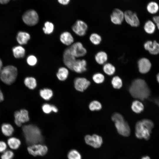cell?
I'll list each match as a JSON object with an SVG mask.
<instances>
[{
    "mask_svg": "<svg viewBox=\"0 0 159 159\" xmlns=\"http://www.w3.org/2000/svg\"><path fill=\"white\" fill-rule=\"evenodd\" d=\"M131 95L134 98L143 100L148 98L150 95V90L145 81L137 79L132 82L129 88Z\"/></svg>",
    "mask_w": 159,
    "mask_h": 159,
    "instance_id": "1",
    "label": "cell"
},
{
    "mask_svg": "<svg viewBox=\"0 0 159 159\" xmlns=\"http://www.w3.org/2000/svg\"><path fill=\"white\" fill-rule=\"evenodd\" d=\"M22 130L27 143L32 145L41 143L43 138L40 129L32 125H24Z\"/></svg>",
    "mask_w": 159,
    "mask_h": 159,
    "instance_id": "2",
    "label": "cell"
},
{
    "mask_svg": "<svg viewBox=\"0 0 159 159\" xmlns=\"http://www.w3.org/2000/svg\"><path fill=\"white\" fill-rule=\"evenodd\" d=\"M112 119L115 122V127L120 135L126 137L130 135V129L129 126L121 115L115 113L112 116Z\"/></svg>",
    "mask_w": 159,
    "mask_h": 159,
    "instance_id": "3",
    "label": "cell"
},
{
    "mask_svg": "<svg viewBox=\"0 0 159 159\" xmlns=\"http://www.w3.org/2000/svg\"><path fill=\"white\" fill-rule=\"evenodd\" d=\"M17 73V69L15 67L7 66L2 69L0 72V79L5 84L10 85L15 81Z\"/></svg>",
    "mask_w": 159,
    "mask_h": 159,
    "instance_id": "4",
    "label": "cell"
},
{
    "mask_svg": "<svg viewBox=\"0 0 159 159\" xmlns=\"http://www.w3.org/2000/svg\"><path fill=\"white\" fill-rule=\"evenodd\" d=\"M151 130L142 120L137 122L135 126V134L138 138L148 140L150 137Z\"/></svg>",
    "mask_w": 159,
    "mask_h": 159,
    "instance_id": "5",
    "label": "cell"
},
{
    "mask_svg": "<svg viewBox=\"0 0 159 159\" xmlns=\"http://www.w3.org/2000/svg\"><path fill=\"white\" fill-rule=\"evenodd\" d=\"M22 19L26 25L33 26L38 23L39 16L36 11L33 9H30L24 13L22 16Z\"/></svg>",
    "mask_w": 159,
    "mask_h": 159,
    "instance_id": "6",
    "label": "cell"
},
{
    "mask_svg": "<svg viewBox=\"0 0 159 159\" xmlns=\"http://www.w3.org/2000/svg\"><path fill=\"white\" fill-rule=\"evenodd\" d=\"M85 140L87 145L95 148H100L103 142L102 138L96 134H94L92 135H86L85 137Z\"/></svg>",
    "mask_w": 159,
    "mask_h": 159,
    "instance_id": "7",
    "label": "cell"
},
{
    "mask_svg": "<svg viewBox=\"0 0 159 159\" xmlns=\"http://www.w3.org/2000/svg\"><path fill=\"white\" fill-rule=\"evenodd\" d=\"M28 152L34 156H43L47 153V147L40 144H34L30 145L27 148Z\"/></svg>",
    "mask_w": 159,
    "mask_h": 159,
    "instance_id": "8",
    "label": "cell"
},
{
    "mask_svg": "<svg viewBox=\"0 0 159 159\" xmlns=\"http://www.w3.org/2000/svg\"><path fill=\"white\" fill-rule=\"evenodd\" d=\"M14 122L18 126L20 127L22 123L28 122L29 120L28 111L25 109L17 111L14 113Z\"/></svg>",
    "mask_w": 159,
    "mask_h": 159,
    "instance_id": "9",
    "label": "cell"
},
{
    "mask_svg": "<svg viewBox=\"0 0 159 159\" xmlns=\"http://www.w3.org/2000/svg\"><path fill=\"white\" fill-rule=\"evenodd\" d=\"M124 19L126 22L132 27L138 26L140 20L137 14L130 10H127L124 12Z\"/></svg>",
    "mask_w": 159,
    "mask_h": 159,
    "instance_id": "10",
    "label": "cell"
},
{
    "mask_svg": "<svg viewBox=\"0 0 159 159\" xmlns=\"http://www.w3.org/2000/svg\"><path fill=\"white\" fill-rule=\"evenodd\" d=\"M69 48L71 53L75 57H83L87 52V50L80 42L73 44Z\"/></svg>",
    "mask_w": 159,
    "mask_h": 159,
    "instance_id": "11",
    "label": "cell"
},
{
    "mask_svg": "<svg viewBox=\"0 0 159 159\" xmlns=\"http://www.w3.org/2000/svg\"><path fill=\"white\" fill-rule=\"evenodd\" d=\"M88 28L87 24L83 21L79 20L76 21L72 27L74 32L80 36H83L86 34Z\"/></svg>",
    "mask_w": 159,
    "mask_h": 159,
    "instance_id": "12",
    "label": "cell"
},
{
    "mask_svg": "<svg viewBox=\"0 0 159 159\" xmlns=\"http://www.w3.org/2000/svg\"><path fill=\"white\" fill-rule=\"evenodd\" d=\"M76 60V57L71 53L69 48L66 49L63 54V62L65 66L73 70V67Z\"/></svg>",
    "mask_w": 159,
    "mask_h": 159,
    "instance_id": "13",
    "label": "cell"
},
{
    "mask_svg": "<svg viewBox=\"0 0 159 159\" xmlns=\"http://www.w3.org/2000/svg\"><path fill=\"white\" fill-rule=\"evenodd\" d=\"M110 20L114 24L120 25L124 19V13L118 9H115L110 15Z\"/></svg>",
    "mask_w": 159,
    "mask_h": 159,
    "instance_id": "14",
    "label": "cell"
},
{
    "mask_svg": "<svg viewBox=\"0 0 159 159\" xmlns=\"http://www.w3.org/2000/svg\"><path fill=\"white\" fill-rule=\"evenodd\" d=\"M90 84V81L84 77H77L74 81V86L77 91L82 92L86 90Z\"/></svg>",
    "mask_w": 159,
    "mask_h": 159,
    "instance_id": "15",
    "label": "cell"
},
{
    "mask_svg": "<svg viewBox=\"0 0 159 159\" xmlns=\"http://www.w3.org/2000/svg\"><path fill=\"white\" fill-rule=\"evenodd\" d=\"M138 67L139 72L142 74H145L150 70L151 64L149 60L145 58L140 59L138 62Z\"/></svg>",
    "mask_w": 159,
    "mask_h": 159,
    "instance_id": "16",
    "label": "cell"
},
{
    "mask_svg": "<svg viewBox=\"0 0 159 159\" xmlns=\"http://www.w3.org/2000/svg\"><path fill=\"white\" fill-rule=\"evenodd\" d=\"M144 47L151 54L155 55L159 53V44L155 41H148L144 43Z\"/></svg>",
    "mask_w": 159,
    "mask_h": 159,
    "instance_id": "17",
    "label": "cell"
},
{
    "mask_svg": "<svg viewBox=\"0 0 159 159\" xmlns=\"http://www.w3.org/2000/svg\"><path fill=\"white\" fill-rule=\"evenodd\" d=\"M87 62L84 59L76 60L73 67V70L77 73H81L87 70Z\"/></svg>",
    "mask_w": 159,
    "mask_h": 159,
    "instance_id": "18",
    "label": "cell"
},
{
    "mask_svg": "<svg viewBox=\"0 0 159 159\" xmlns=\"http://www.w3.org/2000/svg\"><path fill=\"white\" fill-rule=\"evenodd\" d=\"M60 40L62 43L67 46L71 45L74 41L73 36L68 32L62 33L60 36Z\"/></svg>",
    "mask_w": 159,
    "mask_h": 159,
    "instance_id": "19",
    "label": "cell"
},
{
    "mask_svg": "<svg viewBox=\"0 0 159 159\" xmlns=\"http://www.w3.org/2000/svg\"><path fill=\"white\" fill-rule=\"evenodd\" d=\"M30 38V36L28 33L23 31L19 32L17 35L16 39L21 45L26 44Z\"/></svg>",
    "mask_w": 159,
    "mask_h": 159,
    "instance_id": "20",
    "label": "cell"
},
{
    "mask_svg": "<svg viewBox=\"0 0 159 159\" xmlns=\"http://www.w3.org/2000/svg\"><path fill=\"white\" fill-rule=\"evenodd\" d=\"M95 57L96 62L100 65L105 64L108 59L107 53L103 51H100L97 52Z\"/></svg>",
    "mask_w": 159,
    "mask_h": 159,
    "instance_id": "21",
    "label": "cell"
},
{
    "mask_svg": "<svg viewBox=\"0 0 159 159\" xmlns=\"http://www.w3.org/2000/svg\"><path fill=\"white\" fill-rule=\"evenodd\" d=\"M12 50L14 56L16 58H22L25 56V50L21 46L14 47L12 48Z\"/></svg>",
    "mask_w": 159,
    "mask_h": 159,
    "instance_id": "22",
    "label": "cell"
},
{
    "mask_svg": "<svg viewBox=\"0 0 159 159\" xmlns=\"http://www.w3.org/2000/svg\"><path fill=\"white\" fill-rule=\"evenodd\" d=\"M146 8L149 13L151 14H155L159 10V5L156 1H152L147 4Z\"/></svg>",
    "mask_w": 159,
    "mask_h": 159,
    "instance_id": "23",
    "label": "cell"
},
{
    "mask_svg": "<svg viewBox=\"0 0 159 159\" xmlns=\"http://www.w3.org/2000/svg\"><path fill=\"white\" fill-rule=\"evenodd\" d=\"M131 109L132 110L136 113H139L144 110V106L140 101L136 100L132 103Z\"/></svg>",
    "mask_w": 159,
    "mask_h": 159,
    "instance_id": "24",
    "label": "cell"
},
{
    "mask_svg": "<svg viewBox=\"0 0 159 159\" xmlns=\"http://www.w3.org/2000/svg\"><path fill=\"white\" fill-rule=\"evenodd\" d=\"M68 74V69L66 67H62L59 68L57 73V76L59 80L64 81L67 79Z\"/></svg>",
    "mask_w": 159,
    "mask_h": 159,
    "instance_id": "25",
    "label": "cell"
},
{
    "mask_svg": "<svg viewBox=\"0 0 159 159\" xmlns=\"http://www.w3.org/2000/svg\"><path fill=\"white\" fill-rule=\"evenodd\" d=\"M1 130L3 134L6 136H11L14 131L13 127L9 123L3 124L1 127Z\"/></svg>",
    "mask_w": 159,
    "mask_h": 159,
    "instance_id": "26",
    "label": "cell"
},
{
    "mask_svg": "<svg viewBox=\"0 0 159 159\" xmlns=\"http://www.w3.org/2000/svg\"><path fill=\"white\" fill-rule=\"evenodd\" d=\"M7 143L11 149L16 150L19 147L21 142L19 139L16 138L11 137L8 139Z\"/></svg>",
    "mask_w": 159,
    "mask_h": 159,
    "instance_id": "27",
    "label": "cell"
},
{
    "mask_svg": "<svg viewBox=\"0 0 159 159\" xmlns=\"http://www.w3.org/2000/svg\"><path fill=\"white\" fill-rule=\"evenodd\" d=\"M144 28L148 34H153L155 30V26L154 22L150 20L147 21L145 24Z\"/></svg>",
    "mask_w": 159,
    "mask_h": 159,
    "instance_id": "28",
    "label": "cell"
},
{
    "mask_svg": "<svg viewBox=\"0 0 159 159\" xmlns=\"http://www.w3.org/2000/svg\"><path fill=\"white\" fill-rule=\"evenodd\" d=\"M104 72L108 75L113 74L116 70L115 67L112 64L109 63H105L103 67Z\"/></svg>",
    "mask_w": 159,
    "mask_h": 159,
    "instance_id": "29",
    "label": "cell"
},
{
    "mask_svg": "<svg viewBox=\"0 0 159 159\" xmlns=\"http://www.w3.org/2000/svg\"><path fill=\"white\" fill-rule=\"evenodd\" d=\"M24 82L26 86L31 90L34 89L37 86L36 80L32 77H26L24 80Z\"/></svg>",
    "mask_w": 159,
    "mask_h": 159,
    "instance_id": "30",
    "label": "cell"
},
{
    "mask_svg": "<svg viewBox=\"0 0 159 159\" xmlns=\"http://www.w3.org/2000/svg\"><path fill=\"white\" fill-rule=\"evenodd\" d=\"M39 93L41 97L46 100H50L53 95L52 90L48 88H45L41 90Z\"/></svg>",
    "mask_w": 159,
    "mask_h": 159,
    "instance_id": "31",
    "label": "cell"
},
{
    "mask_svg": "<svg viewBox=\"0 0 159 159\" xmlns=\"http://www.w3.org/2000/svg\"><path fill=\"white\" fill-rule=\"evenodd\" d=\"M54 29L53 24L50 21H47L45 22L42 29L45 34H49L53 32Z\"/></svg>",
    "mask_w": 159,
    "mask_h": 159,
    "instance_id": "32",
    "label": "cell"
},
{
    "mask_svg": "<svg viewBox=\"0 0 159 159\" xmlns=\"http://www.w3.org/2000/svg\"><path fill=\"white\" fill-rule=\"evenodd\" d=\"M111 83L113 87L116 89L120 88L122 85V80L118 76H115L112 78Z\"/></svg>",
    "mask_w": 159,
    "mask_h": 159,
    "instance_id": "33",
    "label": "cell"
},
{
    "mask_svg": "<svg viewBox=\"0 0 159 159\" xmlns=\"http://www.w3.org/2000/svg\"><path fill=\"white\" fill-rule=\"evenodd\" d=\"M89 39L91 42L95 45H99L102 41L101 37L96 33L92 34L90 36Z\"/></svg>",
    "mask_w": 159,
    "mask_h": 159,
    "instance_id": "34",
    "label": "cell"
},
{
    "mask_svg": "<svg viewBox=\"0 0 159 159\" xmlns=\"http://www.w3.org/2000/svg\"><path fill=\"white\" fill-rule=\"evenodd\" d=\"M102 105L101 103L97 100H93L89 105V108L92 111H98L101 109Z\"/></svg>",
    "mask_w": 159,
    "mask_h": 159,
    "instance_id": "35",
    "label": "cell"
},
{
    "mask_svg": "<svg viewBox=\"0 0 159 159\" xmlns=\"http://www.w3.org/2000/svg\"><path fill=\"white\" fill-rule=\"evenodd\" d=\"M67 157L68 159H81L82 156L80 153L76 150H70L68 153Z\"/></svg>",
    "mask_w": 159,
    "mask_h": 159,
    "instance_id": "36",
    "label": "cell"
},
{
    "mask_svg": "<svg viewBox=\"0 0 159 159\" xmlns=\"http://www.w3.org/2000/svg\"><path fill=\"white\" fill-rule=\"evenodd\" d=\"M93 81L97 84H101L104 81L105 77L100 73H96L93 74L92 77Z\"/></svg>",
    "mask_w": 159,
    "mask_h": 159,
    "instance_id": "37",
    "label": "cell"
},
{
    "mask_svg": "<svg viewBox=\"0 0 159 159\" xmlns=\"http://www.w3.org/2000/svg\"><path fill=\"white\" fill-rule=\"evenodd\" d=\"M26 62L28 65L33 66L37 64V59L35 56L31 55L27 57L26 59Z\"/></svg>",
    "mask_w": 159,
    "mask_h": 159,
    "instance_id": "38",
    "label": "cell"
},
{
    "mask_svg": "<svg viewBox=\"0 0 159 159\" xmlns=\"http://www.w3.org/2000/svg\"><path fill=\"white\" fill-rule=\"evenodd\" d=\"M14 156L13 152L11 150H6L2 155L1 159H12Z\"/></svg>",
    "mask_w": 159,
    "mask_h": 159,
    "instance_id": "39",
    "label": "cell"
},
{
    "mask_svg": "<svg viewBox=\"0 0 159 159\" xmlns=\"http://www.w3.org/2000/svg\"><path fill=\"white\" fill-rule=\"evenodd\" d=\"M43 111L46 114H49L52 111V105L48 104H45L42 106Z\"/></svg>",
    "mask_w": 159,
    "mask_h": 159,
    "instance_id": "40",
    "label": "cell"
},
{
    "mask_svg": "<svg viewBox=\"0 0 159 159\" xmlns=\"http://www.w3.org/2000/svg\"><path fill=\"white\" fill-rule=\"evenodd\" d=\"M7 148V145L3 141H0V153L5 151Z\"/></svg>",
    "mask_w": 159,
    "mask_h": 159,
    "instance_id": "41",
    "label": "cell"
},
{
    "mask_svg": "<svg viewBox=\"0 0 159 159\" xmlns=\"http://www.w3.org/2000/svg\"><path fill=\"white\" fill-rule=\"evenodd\" d=\"M153 22L156 25V26L159 29V16H155L153 18Z\"/></svg>",
    "mask_w": 159,
    "mask_h": 159,
    "instance_id": "42",
    "label": "cell"
},
{
    "mask_svg": "<svg viewBox=\"0 0 159 159\" xmlns=\"http://www.w3.org/2000/svg\"><path fill=\"white\" fill-rule=\"evenodd\" d=\"M57 1L60 4L65 5L69 4L70 0H57Z\"/></svg>",
    "mask_w": 159,
    "mask_h": 159,
    "instance_id": "43",
    "label": "cell"
},
{
    "mask_svg": "<svg viewBox=\"0 0 159 159\" xmlns=\"http://www.w3.org/2000/svg\"><path fill=\"white\" fill-rule=\"evenodd\" d=\"M52 111L54 112H57L58 111V109L55 106L52 105Z\"/></svg>",
    "mask_w": 159,
    "mask_h": 159,
    "instance_id": "44",
    "label": "cell"
},
{
    "mask_svg": "<svg viewBox=\"0 0 159 159\" xmlns=\"http://www.w3.org/2000/svg\"><path fill=\"white\" fill-rule=\"evenodd\" d=\"M4 99L3 94L0 89V102L2 101Z\"/></svg>",
    "mask_w": 159,
    "mask_h": 159,
    "instance_id": "45",
    "label": "cell"
},
{
    "mask_svg": "<svg viewBox=\"0 0 159 159\" xmlns=\"http://www.w3.org/2000/svg\"><path fill=\"white\" fill-rule=\"evenodd\" d=\"M10 0H0V3L2 4H7L9 2Z\"/></svg>",
    "mask_w": 159,
    "mask_h": 159,
    "instance_id": "46",
    "label": "cell"
},
{
    "mask_svg": "<svg viewBox=\"0 0 159 159\" xmlns=\"http://www.w3.org/2000/svg\"><path fill=\"white\" fill-rule=\"evenodd\" d=\"M3 63L1 59H0V72L1 71V70L2 69V67Z\"/></svg>",
    "mask_w": 159,
    "mask_h": 159,
    "instance_id": "47",
    "label": "cell"
},
{
    "mask_svg": "<svg viewBox=\"0 0 159 159\" xmlns=\"http://www.w3.org/2000/svg\"><path fill=\"white\" fill-rule=\"evenodd\" d=\"M141 159H150V158L149 156H145L143 157Z\"/></svg>",
    "mask_w": 159,
    "mask_h": 159,
    "instance_id": "48",
    "label": "cell"
},
{
    "mask_svg": "<svg viewBox=\"0 0 159 159\" xmlns=\"http://www.w3.org/2000/svg\"><path fill=\"white\" fill-rule=\"evenodd\" d=\"M156 79L157 81L159 83V73H158L156 76Z\"/></svg>",
    "mask_w": 159,
    "mask_h": 159,
    "instance_id": "49",
    "label": "cell"
},
{
    "mask_svg": "<svg viewBox=\"0 0 159 159\" xmlns=\"http://www.w3.org/2000/svg\"><path fill=\"white\" fill-rule=\"evenodd\" d=\"M156 103L159 105V100H156L155 101Z\"/></svg>",
    "mask_w": 159,
    "mask_h": 159,
    "instance_id": "50",
    "label": "cell"
}]
</instances>
